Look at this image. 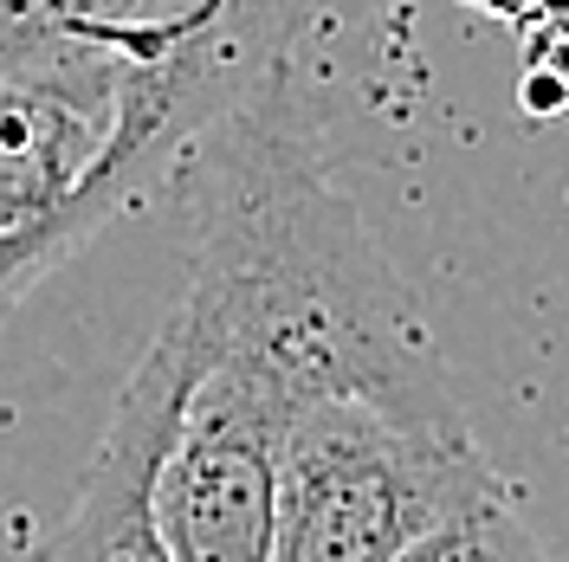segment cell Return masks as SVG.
<instances>
[{
	"mask_svg": "<svg viewBox=\"0 0 569 562\" xmlns=\"http://www.w3.org/2000/svg\"><path fill=\"white\" fill-rule=\"evenodd\" d=\"M518 110H525V117H563L569 78H557L550 66H525V78H518Z\"/></svg>",
	"mask_w": 569,
	"mask_h": 562,
	"instance_id": "obj_8",
	"label": "cell"
},
{
	"mask_svg": "<svg viewBox=\"0 0 569 562\" xmlns=\"http://www.w3.org/2000/svg\"><path fill=\"white\" fill-rule=\"evenodd\" d=\"M492 485L498 472L466 408L318 394L279 446L272 562H395Z\"/></svg>",
	"mask_w": 569,
	"mask_h": 562,
	"instance_id": "obj_3",
	"label": "cell"
},
{
	"mask_svg": "<svg viewBox=\"0 0 569 562\" xmlns=\"http://www.w3.org/2000/svg\"><path fill=\"white\" fill-rule=\"evenodd\" d=\"M291 13L298 0L252 7L162 66L0 27V323L110 220L137 213L233 98L284 66Z\"/></svg>",
	"mask_w": 569,
	"mask_h": 562,
	"instance_id": "obj_2",
	"label": "cell"
},
{
	"mask_svg": "<svg viewBox=\"0 0 569 562\" xmlns=\"http://www.w3.org/2000/svg\"><path fill=\"white\" fill-rule=\"evenodd\" d=\"M395 562H550V556L537 543L531 518L518 511V498L505 492V479H498L492 492H479V498H466L460 511H447L421 543H408Z\"/></svg>",
	"mask_w": 569,
	"mask_h": 562,
	"instance_id": "obj_6",
	"label": "cell"
},
{
	"mask_svg": "<svg viewBox=\"0 0 569 562\" xmlns=\"http://www.w3.org/2000/svg\"><path fill=\"white\" fill-rule=\"evenodd\" d=\"M39 7H46V0H0V20H27Z\"/></svg>",
	"mask_w": 569,
	"mask_h": 562,
	"instance_id": "obj_10",
	"label": "cell"
},
{
	"mask_svg": "<svg viewBox=\"0 0 569 562\" xmlns=\"http://www.w3.org/2000/svg\"><path fill=\"white\" fill-rule=\"evenodd\" d=\"M162 188L188 227V291L169 311L188 362L240 369L291 414L318 394L460 408L415 291L330 181L284 66L220 110Z\"/></svg>",
	"mask_w": 569,
	"mask_h": 562,
	"instance_id": "obj_1",
	"label": "cell"
},
{
	"mask_svg": "<svg viewBox=\"0 0 569 562\" xmlns=\"http://www.w3.org/2000/svg\"><path fill=\"white\" fill-rule=\"evenodd\" d=\"M284 426L291 408L272 388L188 362L176 433L156 465V530L169 562H272Z\"/></svg>",
	"mask_w": 569,
	"mask_h": 562,
	"instance_id": "obj_4",
	"label": "cell"
},
{
	"mask_svg": "<svg viewBox=\"0 0 569 562\" xmlns=\"http://www.w3.org/2000/svg\"><path fill=\"white\" fill-rule=\"evenodd\" d=\"M525 66H550L557 78H569V0H550L525 27Z\"/></svg>",
	"mask_w": 569,
	"mask_h": 562,
	"instance_id": "obj_7",
	"label": "cell"
},
{
	"mask_svg": "<svg viewBox=\"0 0 569 562\" xmlns=\"http://www.w3.org/2000/svg\"><path fill=\"white\" fill-rule=\"evenodd\" d=\"M472 7H479V13H498V20H518V27H531L550 0H472Z\"/></svg>",
	"mask_w": 569,
	"mask_h": 562,
	"instance_id": "obj_9",
	"label": "cell"
},
{
	"mask_svg": "<svg viewBox=\"0 0 569 562\" xmlns=\"http://www.w3.org/2000/svg\"><path fill=\"white\" fill-rule=\"evenodd\" d=\"M181 388H188V350L176 323L162 317L156 343L142 350L110 408V426L71 511L52 524L33 562H169V543L156 530V465L176 433Z\"/></svg>",
	"mask_w": 569,
	"mask_h": 562,
	"instance_id": "obj_5",
	"label": "cell"
}]
</instances>
